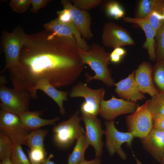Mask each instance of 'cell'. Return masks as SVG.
Returning a JSON list of instances; mask_svg holds the SVG:
<instances>
[{"mask_svg":"<svg viewBox=\"0 0 164 164\" xmlns=\"http://www.w3.org/2000/svg\"><path fill=\"white\" fill-rule=\"evenodd\" d=\"M73 5L80 10H90L100 4L101 0H71Z\"/></svg>","mask_w":164,"mask_h":164,"instance_id":"f546056e","label":"cell"},{"mask_svg":"<svg viewBox=\"0 0 164 164\" xmlns=\"http://www.w3.org/2000/svg\"><path fill=\"white\" fill-rule=\"evenodd\" d=\"M121 56L117 54L113 50L110 53L109 58L110 61L114 63H117L120 62L123 58Z\"/></svg>","mask_w":164,"mask_h":164,"instance_id":"8d00e7d4","label":"cell"},{"mask_svg":"<svg viewBox=\"0 0 164 164\" xmlns=\"http://www.w3.org/2000/svg\"><path fill=\"white\" fill-rule=\"evenodd\" d=\"M113 51L123 58L126 53V50L121 47H118L115 48Z\"/></svg>","mask_w":164,"mask_h":164,"instance_id":"f35d334b","label":"cell"},{"mask_svg":"<svg viewBox=\"0 0 164 164\" xmlns=\"http://www.w3.org/2000/svg\"><path fill=\"white\" fill-rule=\"evenodd\" d=\"M79 111H76L67 120L54 126L52 132L54 133L53 139L59 147H67L86 131L80 123L81 116L78 115Z\"/></svg>","mask_w":164,"mask_h":164,"instance_id":"3957f363","label":"cell"},{"mask_svg":"<svg viewBox=\"0 0 164 164\" xmlns=\"http://www.w3.org/2000/svg\"><path fill=\"white\" fill-rule=\"evenodd\" d=\"M27 38L20 28L16 29L11 32L3 33L2 41L5 56V65L2 72V73L18 63L21 50Z\"/></svg>","mask_w":164,"mask_h":164,"instance_id":"8992f818","label":"cell"},{"mask_svg":"<svg viewBox=\"0 0 164 164\" xmlns=\"http://www.w3.org/2000/svg\"><path fill=\"white\" fill-rule=\"evenodd\" d=\"M153 128L164 132V116H159L152 118Z\"/></svg>","mask_w":164,"mask_h":164,"instance_id":"d590c367","label":"cell"},{"mask_svg":"<svg viewBox=\"0 0 164 164\" xmlns=\"http://www.w3.org/2000/svg\"><path fill=\"white\" fill-rule=\"evenodd\" d=\"M105 92L103 88L93 89L86 84L80 82L73 87L69 95L71 97H81L85 99L80 107L82 114L97 116L99 114L101 103L104 99Z\"/></svg>","mask_w":164,"mask_h":164,"instance_id":"5b68a950","label":"cell"},{"mask_svg":"<svg viewBox=\"0 0 164 164\" xmlns=\"http://www.w3.org/2000/svg\"><path fill=\"white\" fill-rule=\"evenodd\" d=\"M123 20L126 22L138 24L144 31L146 40L143 44V47L148 50L150 59L152 61L154 60L156 58L155 37L156 36L157 32L148 19L145 18L138 19L124 17Z\"/></svg>","mask_w":164,"mask_h":164,"instance_id":"d6986e66","label":"cell"},{"mask_svg":"<svg viewBox=\"0 0 164 164\" xmlns=\"http://www.w3.org/2000/svg\"><path fill=\"white\" fill-rule=\"evenodd\" d=\"M48 131L46 129H38L32 131L26 137L23 145L28 147L30 149L39 148L45 149L44 141Z\"/></svg>","mask_w":164,"mask_h":164,"instance_id":"603a6c76","label":"cell"},{"mask_svg":"<svg viewBox=\"0 0 164 164\" xmlns=\"http://www.w3.org/2000/svg\"><path fill=\"white\" fill-rule=\"evenodd\" d=\"M53 157V155L51 154L47 158L45 159L42 162V164H55L53 161L51 160V158Z\"/></svg>","mask_w":164,"mask_h":164,"instance_id":"ab89813d","label":"cell"},{"mask_svg":"<svg viewBox=\"0 0 164 164\" xmlns=\"http://www.w3.org/2000/svg\"><path fill=\"white\" fill-rule=\"evenodd\" d=\"M101 40L105 46L114 49L135 44L134 40L128 30L111 22L104 24L103 28Z\"/></svg>","mask_w":164,"mask_h":164,"instance_id":"30bf717a","label":"cell"},{"mask_svg":"<svg viewBox=\"0 0 164 164\" xmlns=\"http://www.w3.org/2000/svg\"><path fill=\"white\" fill-rule=\"evenodd\" d=\"M51 1L50 0H30L32 5L30 11L33 13H36L39 9L45 7Z\"/></svg>","mask_w":164,"mask_h":164,"instance_id":"836d02e7","label":"cell"},{"mask_svg":"<svg viewBox=\"0 0 164 164\" xmlns=\"http://www.w3.org/2000/svg\"><path fill=\"white\" fill-rule=\"evenodd\" d=\"M43 26L47 30L55 35L64 37H75L78 46L83 50L87 51L89 48L90 46L81 38V35L73 21L70 24H66L62 23L56 18Z\"/></svg>","mask_w":164,"mask_h":164,"instance_id":"4fadbf2b","label":"cell"},{"mask_svg":"<svg viewBox=\"0 0 164 164\" xmlns=\"http://www.w3.org/2000/svg\"><path fill=\"white\" fill-rule=\"evenodd\" d=\"M90 143L86 133L76 139V142L72 153L68 155V164H79L86 160L85 151Z\"/></svg>","mask_w":164,"mask_h":164,"instance_id":"44dd1931","label":"cell"},{"mask_svg":"<svg viewBox=\"0 0 164 164\" xmlns=\"http://www.w3.org/2000/svg\"><path fill=\"white\" fill-rule=\"evenodd\" d=\"M58 17L57 18L58 20L62 23L69 24L73 21L69 11L64 9L57 12Z\"/></svg>","mask_w":164,"mask_h":164,"instance_id":"e575fe53","label":"cell"},{"mask_svg":"<svg viewBox=\"0 0 164 164\" xmlns=\"http://www.w3.org/2000/svg\"><path fill=\"white\" fill-rule=\"evenodd\" d=\"M158 60H164V23L156 35Z\"/></svg>","mask_w":164,"mask_h":164,"instance_id":"d6a6232c","label":"cell"},{"mask_svg":"<svg viewBox=\"0 0 164 164\" xmlns=\"http://www.w3.org/2000/svg\"><path fill=\"white\" fill-rule=\"evenodd\" d=\"M81 118L84 123L85 133L90 144L94 149L96 158H100L104 145L102 137L104 134L101 120L96 116L86 114H82Z\"/></svg>","mask_w":164,"mask_h":164,"instance_id":"7c38bea8","label":"cell"},{"mask_svg":"<svg viewBox=\"0 0 164 164\" xmlns=\"http://www.w3.org/2000/svg\"><path fill=\"white\" fill-rule=\"evenodd\" d=\"M0 132L13 142L23 145L29 131L22 125L19 116L2 110L0 111Z\"/></svg>","mask_w":164,"mask_h":164,"instance_id":"9c48e42d","label":"cell"},{"mask_svg":"<svg viewBox=\"0 0 164 164\" xmlns=\"http://www.w3.org/2000/svg\"><path fill=\"white\" fill-rule=\"evenodd\" d=\"M163 15H164V12H163Z\"/></svg>","mask_w":164,"mask_h":164,"instance_id":"f6af8a7d","label":"cell"},{"mask_svg":"<svg viewBox=\"0 0 164 164\" xmlns=\"http://www.w3.org/2000/svg\"><path fill=\"white\" fill-rule=\"evenodd\" d=\"M101 160L100 158H96L91 160L84 161L79 164H101Z\"/></svg>","mask_w":164,"mask_h":164,"instance_id":"74e56055","label":"cell"},{"mask_svg":"<svg viewBox=\"0 0 164 164\" xmlns=\"http://www.w3.org/2000/svg\"><path fill=\"white\" fill-rule=\"evenodd\" d=\"M152 71L151 64L143 61L135 71V80L141 92L143 94H148L151 97L159 93L153 82Z\"/></svg>","mask_w":164,"mask_h":164,"instance_id":"e0dca14e","label":"cell"},{"mask_svg":"<svg viewBox=\"0 0 164 164\" xmlns=\"http://www.w3.org/2000/svg\"><path fill=\"white\" fill-rule=\"evenodd\" d=\"M134 70L127 77L114 84L115 91L122 99L128 101L135 102L145 98L140 91L135 78Z\"/></svg>","mask_w":164,"mask_h":164,"instance_id":"9a60e30c","label":"cell"},{"mask_svg":"<svg viewBox=\"0 0 164 164\" xmlns=\"http://www.w3.org/2000/svg\"><path fill=\"white\" fill-rule=\"evenodd\" d=\"M45 110V109L34 111L28 110L18 115L23 126L29 131H32L44 126L54 125L56 121L59 119L58 117L50 119L41 118L40 116Z\"/></svg>","mask_w":164,"mask_h":164,"instance_id":"ffe728a7","label":"cell"},{"mask_svg":"<svg viewBox=\"0 0 164 164\" xmlns=\"http://www.w3.org/2000/svg\"><path fill=\"white\" fill-rule=\"evenodd\" d=\"M149 100L138 106L134 113L125 118L128 132L141 139L146 136L153 127L152 117L148 110Z\"/></svg>","mask_w":164,"mask_h":164,"instance_id":"52a82bcc","label":"cell"},{"mask_svg":"<svg viewBox=\"0 0 164 164\" xmlns=\"http://www.w3.org/2000/svg\"><path fill=\"white\" fill-rule=\"evenodd\" d=\"M164 8V1L157 0L153 9L145 17L148 19L157 33L164 23L163 18Z\"/></svg>","mask_w":164,"mask_h":164,"instance_id":"7402d4cb","label":"cell"},{"mask_svg":"<svg viewBox=\"0 0 164 164\" xmlns=\"http://www.w3.org/2000/svg\"><path fill=\"white\" fill-rule=\"evenodd\" d=\"M13 146L10 158L14 164H31L23 152L21 144L13 142Z\"/></svg>","mask_w":164,"mask_h":164,"instance_id":"484cf974","label":"cell"},{"mask_svg":"<svg viewBox=\"0 0 164 164\" xmlns=\"http://www.w3.org/2000/svg\"><path fill=\"white\" fill-rule=\"evenodd\" d=\"M1 161L0 164H14L9 158H5Z\"/></svg>","mask_w":164,"mask_h":164,"instance_id":"60d3db41","label":"cell"},{"mask_svg":"<svg viewBox=\"0 0 164 164\" xmlns=\"http://www.w3.org/2000/svg\"><path fill=\"white\" fill-rule=\"evenodd\" d=\"M138 105L135 102L118 99L112 96L111 99H103L100 105L99 114L107 121H114L117 116L123 114H132Z\"/></svg>","mask_w":164,"mask_h":164,"instance_id":"8fae6325","label":"cell"},{"mask_svg":"<svg viewBox=\"0 0 164 164\" xmlns=\"http://www.w3.org/2000/svg\"><path fill=\"white\" fill-rule=\"evenodd\" d=\"M13 142L8 137L0 132V160L10 158L13 149Z\"/></svg>","mask_w":164,"mask_h":164,"instance_id":"4316f807","label":"cell"},{"mask_svg":"<svg viewBox=\"0 0 164 164\" xmlns=\"http://www.w3.org/2000/svg\"><path fill=\"white\" fill-rule=\"evenodd\" d=\"M156 0L140 1L135 18L142 19L146 17L153 9Z\"/></svg>","mask_w":164,"mask_h":164,"instance_id":"83f0119b","label":"cell"},{"mask_svg":"<svg viewBox=\"0 0 164 164\" xmlns=\"http://www.w3.org/2000/svg\"><path fill=\"white\" fill-rule=\"evenodd\" d=\"M78 53L84 63L89 65L95 73L94 76L89 75L87 73H85L87 82L96 80L101 81L109 87L114 85L108 67L111 63L110 53L107 52L102 46L97 43H93L90 46L87 51L79 48Z\"/></svg>","mask_w":164,"mask_h":164,"instance_id":"7a4b0ae2","label":"cell"},{"mask_svg":"<svg viewBox=\"0 0 164 164\" xmlns=\"http://www.w3.org/2000/svg\"><path fill=\"white\" fill-rule=\"evenodd\" d=\"M31 164H42L41 163H34L32 162H31Z\"/></svg>","mask_w":164,"mask_h":164,"instance_id":"7bdbcfd3","label":"cell"},{"mask_svg":"<svg viewBox=\"0 0 164 164\" xmlns=\"http://www.w3.org/2000/svg\"><path fill=\"white\" fill-rule=\"evenodd\" d=\"M141 142L143 148L161 163L164 155V132L152 127Z\"/></svg>","mask_w":164,"mask_h":164,"instance_id":"2e32d148","label":"cell"},{"mask_svg":"<svg viewBox=\"0 0 164 164\" xmlns=\"http://www.w3.org/2000/svg\"><path fill=\"white\" fill-rule=\"evenodd\" d=\"M32 98L30 93L25 90H17L0 86L1 110L19 114L29 110Z\"/></svg>","mask_w":164,"mask_h":164,"instance_id":"277c9868","label":"cell"},{"mask_svg":"<svg viewBox=\"0 0 164 164\" xmlns=\"http://www.w3.org/2000/svg\"><path fill=\"white\" fill-rule=\"evenodd\" d=\"M30 4V0H12L9 5L13 11L21 13L27 10Z\"/></svg>","mask_w":164,"mask_h":164,"instance_id":"1f68e13d","label":"cell"},{"mask_svg":"<svg viewBox=\"0 0 164 164\" xmlns=\"http://www.w3.org/2000/svg\"><path fill=\"white\" fill-rule=\"evenodd\" d=\"M61 3L64 9L69 11L71 18L83 38L87 39H91L93 35L90 29L91 18L89 12L86 10L77 8L68 0H61Z\"/></svg>","mask_w":164,"mask_h":164,"instance_id":"5bb4252c","label":"cell"},{"mask_svg":"<svg viewBox=\"0 0 164 164\" xmlns=\"http://www.w3.org/2000/svg\"><path fill=\"white\" fill-rule=\"evenodd\" d=\"M149 100L148 110L152 118L164 116V93L159 92Z\"/></svg>","mask_w":164,"mask_h":164,"instance_id":"cb8c5ba5","label":"cell"},{"mask_svg":"<svg viewBox=\"0 0 164 164\" xmlns=\"http://www.w3.org/2000/svg\"><path fill=\"white\" fill-rule=\"evenodd\" d=\"M161 163L162 164H164V155L162 158Z\"/></svg>","mask_w":164,"mask_h":164,"instance_id":"b9f144b4","label":"cell"},{"mask_svg":"<svg viewBox=\"0 0 164 164\" xmlns=\"http://www.w3.org/2000/svg\"><path fill=\"white\" fill-rule=\"evenodd\" d=\"M38 90L43 91L56 102L59 108L60 112L62 115H64L66 114L63 107V102L67 100L68 92L57 90L46 79L41 80L37 84L31 95L32 98H38L36 94Z\"/></svg>","mask_w":164,"mask_h":164,"instance_id":"ac0fdd59","label":"cell"},{"mask_svg":"<svg viewBox=\"0 0 164 164\" xmlns=\"http://www.w3.org/2000/svg\"><path fill=\"white\" fill-rule=\"evenodd\" d=\"M28 152L31 162L42 164L46 158L45 149L39 148H34L30 149Z\"/></svg>","mask_w":164,"mask_h":164,"instance_id":"4dcf8cb0","label":"cell"},{"mask_svg":"<svg viewBox=\"0 0 164 164\" xmlns=\"http://www.w3.org/2000/svg\"><path fill=\"white\" fill-rule=\"evenodd\" d=\"M106 11L109 17L118 19L124 17V11L121 5L116 1H110L106 5Z\"/></svg>","mask_w":164,"mask_h":164,"instance_id":"f1b7e54d","label":"cell"},{"mask_svg":"<svg viewBox=\"0 0 164 164\" xmlns=\"http://www.w3.org/2000/svg\"><path fill=\"white\" fill-rule=\"evenodd\" d=\"M152 75L156 88L159 92L164 93V60H158L152 67Z\"/></svg>","mask_w":164,"mask_h":164,"instance_id":"d4e9b609","label":"cell"},{"mask_svg":"<svg viewBox=\"0 0 164 164\" xmlns=\"http://www.w3.org/2000/svg\"><path fill=\"white\" fill-rule=\"evenodd\" d=\"M104 124L105 145L108 153L111 156L117 153L122 159L125 160L127 156L121 146L123 144L126 143L128 147L131 148L135 137L134 135L129 132H122L118 130L115 127L114 121H106Z\"/></svg>","mask_w":164,"mask_h":164,"instance_id":"ba28073f","label":"cell"},{"mask_svg":"<svg viewBox=\"0 0 164 164\" xmlns=\"http://www.w3.org/2000/svg\"><path fill=\"white\" fill-rule=\"evenodd\" d=\"M163 18L164 20V15H163Z\"/></svg>","mask_w":164,"mask_h":164,"instance_id":"ee69618b","label":"cell"},{"mask_svg":"<svg viewBox=\"0 0 164 164\" xmlns=\"http://www.w3.org/2000/svg\"><path fill=\"white\" fill-rule=\"evenodd\" d=\"M78 48L74 39L53 33L48 37V48L22 47L18 64L8 69L13 88L27 90L31 95L42 80L56 88L70 85L85 65Z\"/></svg>","mask_w":164,"mask_h":164,"instance_id":"6da1fadb","label":"cell"}]
</instances>
